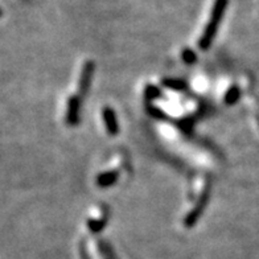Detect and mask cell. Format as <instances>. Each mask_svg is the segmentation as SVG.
<instances>
[{
    "label": "cell",
    "instance_id": "9",
    "mask_svg": "<svg viewBox=\"0 0 259 259\" xmlns=\"http://www.w3.org/2000/svg\"><path fill=\"white\" fill-rule=\"evenodd\" d=\"M182 58L186 64H193L196 61V54L190 49H185L184 53H182Z\"/></svg>",
    "mask_w": 259,
    "mask_h": 259
},
{
    "label": "cell",
    "instance_id": "10",
    "mask_svg": "<svg viewBox=\"0 0 259 259\" xmlns=\"http://www.w3.org/2000/svg\"><path fill=\"white\" fill-rule=\"evenodd\" d=\"M164 85L168 86V88H172V89H182L185 86L184 82L176 81V80H166Z\"/></svg>",
    "mask_w": 259,
    "mask_h": 259
},
{
    "label": "cell",
    "instance_id": "3",
    "mask_svg": "<svg viewBox=\"0 0 259 259\" xmlns=\"http://www.w3.org/2000/svg\"><path fill=\"white\" fill-rule=\"evenodd\" d=\"M78 118H80V100H78L77 96H72L70 100H69L66 111L68 124L76 126L78 123Z\"/></svg>",
    "mask_w": 259,
    "mask_h": 259
},
{
    "label": "cell",
    "instance_id": "1",
    "mask_svg": "<svg viewBox=\"0 0 259 259\" xmlns=\"http://www.w3.org/2000/svg\"><path fill=\"white\" fill-rule=\"evenodd\" d=\"M226 7V0H217V3L214 6V10H213V14H212V20L208 24L204 36L201 37L200 40V46L202 49H208L210 46L212 41L214 38L216 32H217V26H218L220 22H221L222 15L225 12Z\"/></svg>",
    "mask_w": 259,
    "mask_h": 259
},
{
    "label": "cell",
    "instance_id": "2",
    "mask_svg": "<svg viewBox=\"0 0 259 259\" xmlns=\"http://www.w3.org/2000/svg\"><path fill=\"white\" fill-rule=\"evenodd\" d=\"M94 68L96 65L89 61V62L85 64V66L82 69V74H81V81H80V94L84 96L90 86V81H92V76L94 73Z\"/></svg>",
    "mask_w": 259,
    "mask_h": 259
},
{
    "label": "cell",
    "instance_id": "7",
    "mask_svg": "<svg viewBox=\"0 0 259 259\" xmlns=\"http://www.w3.org/2000/svg\"><path fill=\"white\" fill-rule=\"evenodd\" d=\"M240 89H238L237 86H234V88H232V89L228 92V94H226L225 96L226 104H236V102L238 100V98H240Z\"/></svg>",
    "mask_w": 259,
    "mask_h": 259
},
{
    "label": "cell",
    "instance_id": "11",
    "mask_svg": "<svg viewBox=\"0 0 259 259\" xmlns=\"http://www.w3.org/2000/svg\"><path fill=\"white\" fill-rule=\"evenodd\" d=\"M146 92H147L150 98H156V96H160L159 90L156 89V88H154V86H148L147 90H146Z\"/></svg>",
    "mask_w": 259,
    "mask_h": 259
},
{
    "label": "cell",
    "instance_id": "6",
    "mask_svg": "<svg viewBox=\"0 0 259 259\" xmlns=\"http://www.w3.org/2000/svg\"><path fill=\"white\" fill-rule=\"evenodd\" d=\"M119 174L116 170H111V172H104V174H100L96 178V184L102 186V188H108L110 185L114 184L118 180Z\"/></svg>",
    "mask_w": 259,
    "mask_h": 259
},
{
    "label": "cell",
    "instance_id": "4",
    "mask_svg": "<svg viewBox=\"0 0 259 259\" xmlns=\"http://www.w3.org/2000/svg\"><path fill=\"white\" fill-rule=\"evenodd\" d=\"M208 190L202 194V197H201L200 202L197 204L196 206H194V209H193L190 213H189L186 217H185V226H193L194 224H196V221L198 220V217L201 216V213H202V209L205 208V205H206V201H208Z\"/></svg>",
    "mask_w": 259,
    "mask_h": 259
},
{
    "label": "cell",
    "instance_id": "8",
    "mask_svg": "<svg viewBox=\"0 0 259 259\" xmlns=\"http://www.w3.org/2000/svg\"><path fill=\"white\" fill-rule=\"evenodd\" d=\"M106 225V218H102V220H98V221H92L90 220L89 221V228L92 232H100L102 230Z\"/></svg>",
    "mask_w": 259,
    "mask_h": 259
},
{
    "label": "cell",
    "instance_id": "5",
    "mask_svg": "<svg viewBox=\"0 0 259 259\" xmlns=\"http://www.w3.org/2000/svg\"><path fill=\"white\" fill-rule=\"evenodd\" d=\"M104 119L106 122V126H108V131L111 135H115L118 134V122H116V116H115L114 111L111 110L110 108H104Z\"/></svg>",
    "mask_w": 259,
    "mask_h": 259
}]
</instances>
